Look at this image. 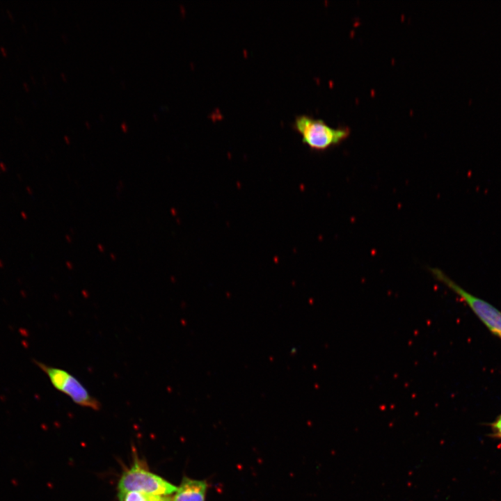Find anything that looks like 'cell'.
<instances>
[{
    "mask_svg": "<svg viewBox=\"0 0 501 501\" xmlns=\"http://www.w3.org/2000/svg\"><path fill=\"white\" fill-rule=\"evenodd\" d=\"M292 127L301 136L302 142L317 152L339 145L351 134L349 127H333L324 120L307 114L296 116Z\"/></svg>",
    "mask_w": 501,
    "mask_h": 501,
    "instance_id": "6da1fadb",
    "label": "cell"
},
{
    "mask_svg": "<svg viewBox=\"0 0 501 501\" xmlns=\"http://www.w3.org/2000/svg\"><path fill=\"white\" fill-rule=\"evenodd\" d=\"M177 486L150 472L141 462L125 470L118 484V498L128 492H141L155 495H171Z\"/></svg>",
    "mask_w": 501,
    "mask_h": 501,
    "instance_id": "7a4b0ae2",
    "label": "cell"
},
{
    "mask_svg": "<svg viewBox=\"0 0 501 501\" xmlns=\"http://www.w3.org/2000/svg\"><path fill=\"white\" fill-rule=\"evenodd\" d=\"M434 278L445 285L461 299L490 332L501 340V311L486 301L461 287L442 270L430 269Z\"/></svg>",
    "mask_w": 501,
    "mask_h": 501,
    "instance_id": "3957f363",
    "label": "cell"
},
{
    "mask_svg": "<svg viewBox=\"0 0 501 501\" xmlns=\"http://www.w3.org/2000/svg\"><path fill=\"white\" fill-rule=\"evenodd\" d=\"M36 363L48 376L51 385L57 390L68 396L76 404L95 411L100 409L101 404L99 400L94 397L74 375L63 369L40 362Z\"/></svg>",
    "mask_w": 501,
    "mask_h": 501,
    "instance_id": "277c9868",
    "label": "cell"
},
{
    "mask_svg": "<svg viewBox=\"0 0 501 501\" xmlns=\"http://www.w3.org/2000/svg\"><path fill=\"white\" fill-rule=\"evenodd\" d=\"M208 488L209 484L207 480L192 479L184 476L171 497V500L205 501Z\"/></svg>",
    "mask_w": 501,
    "mask_h": 501,
    "instance_id": "5b68a950",
    "label": "cell"
},
{
    "mask_svg": "<svg viewBox=\"0 0 501 501\" xmlns=\"http://www.w3.org/2000/svg\"><path fill=\"white\" fill-rule=\"evenodd\" d=\"M120 501H172L169 495H155L141 492H128L118 497Z\"/></svg>",
    "mask_w": 501,
    "mask_h": 501,
    "instance_id": "8992f818",
    "label": "cell"
},
{
    "mask_svg": "<svg viewBox=\"0 0 501 501\" xmlns=\"http://www.w3.org/2000/svg\"><path fill=\"white\" fill-rule=\"evenodd\" d=\"M491 436L495 438H501V413L491 424Z\"/></svg>",
    "mask_w": 501,
    "mask_h": 501,
    "instance_id": "52a82bcc",
    "label": "cell"
}]
</instances>
